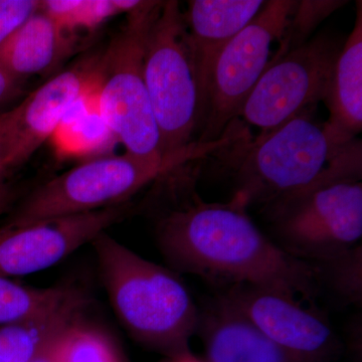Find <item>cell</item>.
I'll return each instance as SVG.
<instances>
[{
  "label": "cell",
  "instance_id": "obj_1",
  "mask_svg": "<svg viewBox=\"0 0 362 362\" xmlns=\"http://www.w3.org/2000/svg\"><path fill=\"white\" fill-rule=\"evenodd\" d=\"M168 175V206L156 220V240L168 268L216 287L252 286L314 303L320 285L314 266L294 258L264 235L233 201H204L192 176Z\"/></svg>",
  "mask_w": 362,
  "mask_h": 362
},
{
  "label": "cell",
  "instance_id": "obj_2",
  "mask_svg": "<svg viewBox=\"0 0 362 362\" xmlns=\"http://www.w3.org/2000/svg\"><path fill=\"white\" fill-rule=\"evenodd\" d=\"M237 190L233 201L246 207L269 206L319 183L361 176V148L343 142L311 110L262 133L254 141L233 145Z\"/></svg>",
  "mask_w": 362,
  "mask_h": 362
},
{
  "label": "cell",
  "instance_id": "obj_3",
  "mask_svg": "<svg viewBox=\"0 0 362 362\" xmlns=\"http://www.w3.org/2000/svg\"><path fill=\"white\" fill-rule=\"evenodd\" d=\"M90 245L112 308L130 337L169 358L190 352L199 307L180 274L143 258L106 232Z\"/></svg>",
  "mask_w": 362,
  "mask_h": 362
},
{
  "label": "cell",
  "instance_id": "obj_4",
  "mask_svg": "<svg viewBox=\"0 0 362 362\" xmlns=\"http://www.w3.org/2000/svg\"><path fill=\"white\" fill-rule=\"evenodd\" d=\"M230 144V138L223 136L214 142L192 143L160 158H141L126 152L83 162L30 192L4 226L32 225L129 202L152 182Z\"/></svg>",
  "mask_w": 362,
  "mask_h": 362
},
{
  "label": "cell",
  "instance_id": "obj_5",
  "mask_svg": "<svg viewBox=\"0 0 362 362\" xmlns=\"http://www.w3.org/2000/svg\"><path fill=\"white\" fill-rule=\"evenodd\" d=\"M180 2L159 4L144 40L143 76L162 152L187 148L199 123V93Z\"/></svg>",
  "mask_w": 362,
  "mask_h": 362
},
{
  "label": "cell",
  "instance_id": "obj_6",
  "mask_svg": "<svg viewBox=\"0 0 362 362\" xmlns=\"http://www.w3.org/2000/svg\"><path fill=\"white\" fill-rule=\"evenodd\" d=\"M159 4L148 1L129 14L123 30L100 56V116L126 152L141 158L166 156L143 76L145 35Z\"/></svg>",
  "mask_w": 362,
  "mask_h": 362
},
{
  "label": "cell",
  "instance_id": "obj_7",
  "mask_svg": "<svg viewBox=\"0 0 362 362\" xmlns=\"http://www.w3.org/2000/svg\"><path fill=\"white\" fill-rule=\"evenodd\" d=\"M265 209L273 230L272 240L302 261H321L361 242V178L319 183Z\"/></svg>",
  "mask_w": 362,
  "mask_h": 362
},
{
  "label": "cell",
  "instance_id": "obj_8",
  "mask_svg": "<svg viewBox=\"0 0 362 362\" xmlns=\"http://www.w3.org/2000/svg\"><path fill=\"white\" fill-rule=\"evenodd\" d=\"M297 1L271 0L221 49L211 65L199 102L202 136L214 142L226 134L270 63L271 45L284 35Z\"/></svg>",
  "mask_w": 362,
  "mask_h": 362
},
{
  "label": "cell",
  "instance_id": "obj_9",
  "mask_svg": "<svg viewBox=\"0 0 362 362\" xmlns=\"http://www.w3.org/2000/svg\"><path fill=\"white\" fill-rule=\"evenodd\" d=\"M340 49L326 37L276 54L247 98L239 117L268 133L312 110L327 97Z\"/></svg>",
  "mask_w": 362,
  "mask_h": 362
},
{
  "label": "cell",
  "instance_id": "obj_10",
  "mask_svg": "<svg viewBox=\"0 0 362 362\" xmlns=\"http://www.w3.org/2000/svg\"><path fill=\"white\" fill-rule=\"evenodd\" d=\"M132 202L23 226L0 228V277L30 275L59 263L124 220Z\"/></svg>",
  "mask_w": 362,
  "mask_h": 362
},
{
  "label": "cell",
  "instance_id": "obj_11",
  "mask_svg": "<svg viewBox=\"0 0 362 362\" xmlns=\"http://www.w3.org/2000/svg\"><path fill=\"white\" fill-rule=\"evenodd\" d=\"M264 334L283 349L310 362H331L343 345L325 316L283 293L233 286L216 290Z\"/></svg>",
  "mask_w": 362,
  "mask_h": 362
},
{
  "label": "cell",
  "instance_id": "obj_12",
  "mask_svg": "<svg viewBox=\"0 0 362 362\" xmlns=\"http://www.w3.org/2000/svg\"><path fill=\"white\" fill-rule=\"evenodd\" d=\"M99 58L84 59L49 78L8 111L14 151L11 169L23 165L58 129L66 113L99 82Z\"/></svg>",
  "mask_w": 362,
  "mask_h": 362
},
{
  "label": "cell",
  "instance_id": "obj_13",
  "mask_svg": "<svg viewBox=\"0 0 362 362\" xmlns=\"http://www.w3.org/2000/svg\"><path fill=\"white\" fill-rule=\"evenodd\" d=\"M199 309L195 335L206 362H310L271 340L221 293Z\"/></svg>",
  "mask_w": 362,
  "mask_h": 362
},
{
  "label": "cell",
  "instance_id": "obj_14",
  "mask_svg": "<svg viewBox=\"0 0 362 362\" xmlns=\"http://www.w3.org/2000/svg\"><path fill=\"white\" fill-rule=\"evenodd\" d=\"M263 0H192L185 14L199 102L211 65L221 49L262 11Z\"/></svg>",
  "mask_w": 362,
  "mask_h": 362
},
{
  "label": "cell",
  "instance_id": "obj_15",
  "mask_svg": "<svg viewBox=\"0 0 362 362\" xmlns=\"http://www.w3.org/2000/svg\"><path fill=\"white\" fill-rule=\"evenodd\" d=\"M82 290L70 286L54 303L25 320L0 327V362H35L89 305Z\"/></svg>",
  "mask_w": 362,
  "mask_h": 362
},
{
  "label": "cell",
  "instance_id": "obj_16",
  "mask_svg": "<svg viewBox=\"0 0 362 362\" xmlns=\"http://www.w3.org/2000/svg\"><path fill=\"white\" fill-rule=\"evenodd\" d=\"M74 47L70 32L40 9L0 49V68L23 81L56 68Z\"/></svg>",
  "mask_w": 362,
  "mask_h": 362
},
{
  "label": "cell",
  "instance_id": "obj_17",
  "mask_svg": "<svg viewBox=\"0 0 362 362\" xmlns=\"http://www.w3.org/2000/svg\"><path fill=\"white\" fill-rule=\"evenodd\" d=\"M339 52L325 102L330 111L326 125L343 142H352L362 128V11Z\"/></svg>",
  "mask_w": 362,
  "mask_h": 362
},
{
  "label": "cell",
  "instance_id": "obj_18",
  "mask_svg": "<svg viewBox=\"0 0 362 362\" xmlns=\"http://www.w3.org/2000/svg\"><path fill=\"white\" fill-rule=\"evenodd\" d=\"M51 356L52 362H124L111 338L82 319L57 338Z\"/></svg>",
  "mask_w": 362,
  "mask_h": 362
},
{
  "label": "cell",
  "instance_id": "obj_19",
  "mask_svg": "<svg viewBox=\"0 0 362 362\" xmlns=\"http://www.w3.org/2000/svg\"><path fill=\"white\" fill-rule=\"evenodd\" d=\"M320 287L325 286L342 304L361 308L362 305V246L350 247L311 263Z\"/></svg>",
  "mask_w": 362,
  "mask_h": 362
},
{
  "label": "cell",
  "instance_id": "obj_20",
  "mask_svg": "<svg viewBox=\"0 0 362 362\" xmlns=\"http://www.w3.org/2000/svg\"><path fill=\"white\" fill-rule=\"evenodd\" d=\"M70 285L33 288L0 277V327L21 322L44 310L68 291Z\"/></svg>",
  "mask_w": 362,
  "mask_h": 362
},
{
  "label": "cell",
  "instance_id": "obj_21",
  "mask_svg": "<svg viewBox=\"0 0 362 362\" xmlns=\"http://www.w3.org/2000/svg\"><path fill=\"white\" fill-rule=\"evenodd\" d=\"M40 11L69 32L77 26L92 28L118 14L113 0H47L40 4Z\"/></svg>",
  "mask_w": 362,
  "mask_h": 362
},
{
  "label": "cell",
  "instance_id": "obj_22",
  "mask_svg": "<svg viewBox=\"0 0 362 362\" xmlns=\"http://www.w3.org/2000/svg\"><path fill=\"white\" fill-rule=\"evenodd\" d=\"M39 0H0V49L40 9Z\"/></svg>",
  "mask_w": 362,
  "mask_h": 362
},
{
  "label": "cell",
  "instance_id": "obj_23",
  "mask_svg": "<svg viewBox=\"0 0 362 362\" xmlns=\"http://www.w3.org/2000/svg\"><path fill=\"white\" fill-rule=\"evenodd\" d=\"M14 151L13 131L8 111L0 114V175H8L11 170Z\"/></svg>",
  "mask_w": 362,
  "mask_h": 362
},
{
  "label": "cell",
  "instance_id": "obj_24",
  "mask_svg": "<svg viewBox=\"0 0 362 362\" xmlns=\"http://www.w3.org/2000/svg\"><path fill=\"white\" fill-rule=\"evenodd\" d=\"M21 92V81L0 68V107L9 103Z\"/></svg>",
  "mask_w": 362,
  "mask_h": 362
},
{
  "label": "cell",
  "instance_id": "obj_25",
  "mask_svg": "<svg viewBox=\"0 0 362 362\" xmlns=\"http://www.w3.org/2000/svg\"><path fill=\"white\" fill-rule=\"evenodd\" d=\"M347 342L350 345H354V349L357 352L361 350V335H362V317L361 313L356 314L352 317L346 326Z\"/></svg>",
  "mask_w": 362,
  "mask_h": 362
},
{
  "label": "cell",
  "instance_id": "obj_26",
  "mask_svg": "<svg viewBox=\"0 0 362 362\" xmlns=\"http://www.w3.org/2000/svg\"><path fill=\"white\" fill-rule=\"evenodd\" d=\"M16 197V190L7 183L0 185V216L6 213L13 204Z\"/></svg>",
  "mask_w": 362,
  "mask_h": 362
},
{
  "label": "cell",
  "instance_id": "obj_27",
  "mask_svg": "<svg viewBox=\"0 0 362 362\" xmlns=\"http://www.w3.org/2000/svg\"><path fill=\"white\" fill-rule=\"evenodd\" d=\"M168 362H206V361L194 356L192 352H187V354L173 357V358H170V361Z\"/></svg>",
  "mask_w": 362,
  "mask_h": 362
},
{
  "label": "cell",
  "instance_id": "obj_28",
  "mask_svg": "<svg viewBox=\"0 0 362 362\" xmlns=\"http://www.w3.org/2000/svg\"><path fill=\"white\" fill-rule=\"evenodd\" d=\"M54 341H56V340H54ZM52 344H54V343H52ZM52 346L49 347L47 352H45L44 356H40V358H37L35 362H52L51 356Z\"/></svg>",
  "mask_w": 362,
  "mask_h": 362
},
{
  "label": "cell",
  "instance_id": "obj_29",
  "mask_svg": "<svg viewBox=\"0 0 362 362\" xmlns=\"http://www.w3.org/2000/svg\"><path fill=\"white\" fill-rule=\"evenodd\" d=\"M6 175H0V185H4V180H6Z\"/></svg>",
  "mask_w": 362,
  "mask_h": 362
}]
</instances>
